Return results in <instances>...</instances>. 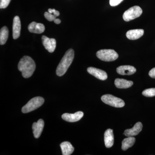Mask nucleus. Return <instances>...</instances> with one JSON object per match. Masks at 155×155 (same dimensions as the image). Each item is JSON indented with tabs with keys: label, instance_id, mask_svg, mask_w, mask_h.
Returning <instances> with one entry per match:
<instances>
[{
	"label": "nucleus",
	"instance_id": "f257e3e1",
	"mask_svg": "<svg viewBox=\"0 0 155 155\" xmlns=\"http://www.w3.org/2000/svg\"><path fill=\"white\" fill-rule=\"evenodd\" d=\"M36 65L33 59L28 56H24L19 61L18 65V69L22 72L24 78H28L33 74Z\"/></svg>",
	"mask_w": 155,
	"mask_h": 155
},
{
	"label": "nucleus",
	"instance_id": "f03ea898",
	"mask_svg": "<svg viewBox=\"0 0 155 155\" xmlns=\"http://www.w3.org/2000/svg\"><path fill=\"white\" fill-rule=\"evenodd\" d=\"M74 54V51L72 49H69L66 52L57 67L56 74L58 76H63L67 72L73 61Z\"/></svg>",
	"mask_w": 155,
	"mask_h": 155
},
{
	"label": "nucleus",
	"instance_id": "7ed1b4c3",
	"mask_svg": "<svg viewBox=\"0 0 155 155\" xmlns=\"http://www.w3.org/2000/svg\"><path fill=\"white\" fill-rule=\"evenodd\" d=\"M45 100L41 97H37L31 99L27 104L22 107V111L24 114L35 110L43 104Z\"/></svg>",
	"mask_w": 155,
	"mask_h": 155
},
{
	"label": "nucleus",
	"instance_id": "20e7f679",
	"mask_svg": "<svg viewBox=\"0 0 155 155\" xmlns=\"http://www.w3.org/2000/svg\"><path fill=\"white\" fill-rule=\"evenodd\" d=\"M97 57L101 61L106 62L114 61L118 59L119 55L114 50L104 49L98 51Z\"/></svg>",
	"mask_w": 155,
	"mask_h": 155
},
{
	"label": "nucleus",
	"instance_id": "39448f33",
	"mask_svg": "<svg viewBox=\"0 0 155 155\" xmlns=\"http://www.w3.org/2000/svg\"><path fill=\"white\" fill-rule=\"evenodd\" d=\"M101 100L105 104L115 107H123L125 104L123 100L111 94L104 95L101 97Z\"/></svg>",
	"mask_w": 155,
	"mask_h": 155
},
{
	"label": "nucleus",
	"instance_id": "423d86ee",
	"mask_svg": "<svg viewBox=\"0 0 155 155\" xmlns=\"http://www.w3.org/2000/svg\"><path fill=\"white\" fill-rule=\"evenodd\" d=\"M142 10L138 6H134L124 12L123 18L126 22L131 21L140 17L142 14Z\"/></svg>",
	"mask_w": 155,
	"mask_h": 155
},
{
	"label": "nucleus",
	"instance_id": "0eeeda50",
	"mask_svg": "<svg viewBox=\"0 0 155 155\" xmlns=\"http://www.w3.org/2000/svg\"><path fill=\"white\" fill-rule=\"evenodd\" d=\"M42 41L44 46L49 52L53 53L56 47V41L54 38H50L43 35L42 37Z\"/></svg>",
	"mask_w": 155,
	"mask_h": 155
},
{
	"label": "nucleus",
	"instance_id": "6e6552de",
	"mask_svg": "<svg viewBox=\"0 0 155 155\" xmlns=\"http://www.w3.org/2000/svg\"><path fill=\"white\" fill-rule=\"evenodd\" d=\"M87 71L91 75H93L100 80H106L107 78V73L105 71L101 69L90 67L87 68Z\"/></svg>",
	"mask_w": 155,
	"mask_h": 155
},
{
	"label": "nucleus",
	"instance_id": "1a4fd4ad",
	"mask_svg": "<svg viewBox=\"0 0 155 155\" xmlns=\"http://www.w3.org/2000/svg\"><path fill=\"white\" fill-rule=\"evenodd\" d=\"M84 114L81 111L76 112L74 114H64L62 116V119L67 122H74L80 120L83 117Z\"/></svg>",
	"mask_w": 155,
	"mask_h": 155
},
{
	"label": "nucleus",
	"instance_id": "9d476101",
	"mask_svg": "<svg viewBox=\"0 0 155 155\" xmlns=\"http://www.w3.org/2000/svg\"><path fill=\"white\" fill-rule=\"evenodd\" d=\"M44 127V122L41 119H40L37 122H34L32 125V128L34 137L38 138L41 135Z\"/></svg>",
	"mask_w": 155,
	"mask_h": 155
},
{
	"label": "nucleus",
	"instance_id": "9b49d317",
	"mask_svg": "<svg viewBox=\"0 0 155 155\" xmlns=\"http://www.w3.org/2000/svg\"><path fill=\"white\" fill-rule=\"evenodd\" d=\"M21 31V22L18 16L14 17L13 20V37L14 39L19 38Z\"/></svg>",
	"mask_w": 155,
	"mask_h": 155
},
{
	"label": "nucleus",
	"instance_id": "f8f14e48",
	"mask_svg": "<svg viewBox=\"0 0 155 155\" xmlns=\"http://www.w3.org/2000/svg\"><path fill=\"white\" fill-rule=\"evenodd\" d=\"M143 125L140 122L136 123L132 128L127 129L124 131V134L127 137L137 135L142 129Z\"/></svg>",
	"mask_w": 155,
	"mask_h": 155
},
{
	"label": "nucleus",
	"instance_id": "ddd939ff",
	"mask_svg": "<svg viewBox=\"0 0 155 155\" xmlns=\"http://www.w3.org/2000/svg\"><path fill=\"white\" fill-rule=\"evenodd\" d=\"M118 74L121 75H131L136 72V69L133 66H121L116 69Z\"/></svg>",
	"mask_w": 155,
	"mask_h": 155
},
{
	"label": "nucleus",
	"instance_id": "4468645a",
	"mask_svg": "<svg viewBox=\"0 0 155 155\" xmlns=\"http://www.w3.org/2000/svg\"><path fill=\"white\" fill-rule=\"evenodd\" d=\"M28 29L31 33L41 34L45 31V27L41 23L33 22L28 25Z\"/></svg>",
	"mask_w": 155,
	"mask_h": 155
},
{
	"label": "nucleus",
	"instance_id": "2eb2a0df",
	"mask_svg": "<svg viewBox=\"0 0 155 155\" xmlns=\"http://www.w3.org/2000/svg\"><path fill=\"white\" fill-rule=\"evenodd\" d=\"M144 30L142 29H133L128 31L126 35L127 38L132 40L138 39L143 35Z\"/></svg>",
	"mask_w": 155,
	"mask_h": 155
},
{
	"label": "nucleus",
	"instance_id": "dca6fc26",
	"mask_svg": "<svg viewBox=\"0 0 155 155\" xmlns=\"http://www.w3.org/2000/svg\"><path fill=\"white\" fill-rule=\"evenodd\" d=\"M104 142L106 147L110 148L114 143V135L113 130L108 129L104 133Z\"/></svg>",
	"mask_w": 155,
	"mask_h": 155
},
{
	"label": "nucleus",
	"instance_id": "f3484780",
	"mask_svg": "<svg viewBox=\"0 0 155 155\" xmlns=\"http://www.w3.org/2000/svg\"><path fill=\"white\" fill-rule=\"evenodd\" d=\"M62 154L63 155H70L72 154L74 151V148L70 143L68 141H65L60 144Z\"/></svg>",
	"mask_w": 155,
	"mask_h": 155
},
{
	"label": "nucleus",
	"instance_id": "a211bd4d",
	"mask_svg": "<svg viewBox=\"0 0 155 155\" xmlns=\"http://www.w3.org/2000/svg\"><path fill=\"white\" fill-rule=\"evenodd\" d=\"M115 84L117 88H127L132 86L133 81H127L124 79L116 78L115 81Z\"/></svg>",
	"mask_w": 155,
	"mask_h": 155
},
{
	"label": "nucleus",
	"instance_id": "6ab92c4d",
	"mask_svg": "<svg viewBox=\"0 0 155 155\" xmlns=\"http://www.w3.org/2000/svg\"><path fill=\"white\" fill-rule=\"evenodd\" d=\"M135 142V138L133 137H129L127 138L124 139L122 142V150H126L129 148L132 147Z\"/></svg>",
	"mask_w": 155,
	"mask_h": 155
},
{
	"label": "nucleus",
	"instance_id": "aec40b11",
	"mask_svg": "<svg viewBox=\"0 0 155 155\" xmlns=\"http://www.w3.org/2000/svg\"><path fill=\"white\" fill-rule=\"evenodd\" d=\"M8 29L6 26H4L0 31V44L4 45L6 43L8 38Z\"/></svg>",
	"mask_w": 155,
	"mask_h": 155
},
{
	"label": "nucleus",
	"instance_id": "412c9836",
	"mask_svg": "<svg viewBox=\"0 0 155 155\" xmlns=\"http://www.w3.org/2000/svg\"><path fill=\"white\" fill-rule=\"evenodd\" d=\"M142 94L147 97H153L155 96V88L147 89L142 92Z\"/></svg>",
	"mask_w": 155,
	"mask_h": 155
},
{
	"label": "nucleus",
	"instance_id": "4be33fe9",
	"mask_svg": "<svg viewBox=\"0 0 155 155\" xmlns=\"http://www.w3.org/2000/svg\"><path fill=\"white\" fill-rule=\"evenodd\" d=\"M45 17L48 21L51 22V21H54L56 19V17L54 15L52 14H50L48 12H45Z\"/></svg>",
	"mask_w": 155,
	"mask_h": 155
},
{
	"label": "nucleus",
	"instance_id": "5701e85b",
	"mask_svg": "<svg viewBox=\"0 0 155 155\" xmlns=\"http://www.w3.org/2000/svg\"><path fill=\"white\" fill-rule=\"evenodd\" d=\"M11 0H0V8H6L9 5Z\"/></svg>",
	"mask_w": 155,
	"mask_h": 155
},
{
	"label": "nucleus",
	"instance_id": "b1692460",
	"mask_svg": "<svg viewBox=\"0 0 155 155\" xmlns=\"http://www.w3.org/2000/svg\"><path fill=\"white\" fill-rule=\"evenodd\" d=\"M123 0H110V4L111 6L115 7L118 5Z\"/></svg>",
	"mask_w": 155,
	"mask_h": 155
},
{
	"label": "nucleus",
	"instance_id": "393cba45",
	"mask_svg": "<svg viewBox=\"0 0 155 155\" xmlns=\"http://www.w3.org/2000/svg\"><path fill=\"white\" fill-rule=\"evenodd\" d=\"M48 12L50 14H54V15L56 17H58L60 15V13L59 11H56L54 9H49L48 10Z\"/></svg>",
	"mask_w": 155,
	"mask_h": 155
},
{
	"label": "nucleus",
	"instance_id": "a878e982",
	"mask_svg": "<svg viewBox=\"0 0 155 155\" xmlns=\"http://www.w3.org/2000/svg\"><path fill=\"white\" fill-rule=\"evenodd\" d=\"M149 75L152 78H155V67L150 70Z\"/></svg>",
	"mask_w": 155,
	"mask_h": 155
},
{
	"label": "nucleus",
	"instance_id": "bb28decb",
	"mask_svg": "<svg viewBox=\"0 0 155 155\" xmlns=\"http://www.w3.org/2000/svg\"><path fill=\"white\" fill-rule=\"evenodd\" d=\"M54 21L57 24H60L61 22V20L60 19H57V18Z\"/></svg>",
	"mask_w": 155,
	"mask_h": 155
}]
</instances>
